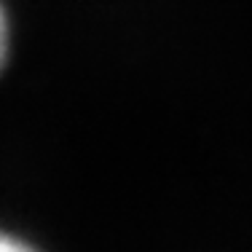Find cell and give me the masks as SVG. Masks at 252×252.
Segmentation results:
<instances>
[{
  "instance_id": "cell-1",
  "label": "cell",
  "mask_w": 252,
  "mask_h": 252,
  "mask_svg": "<svg viewBox=\"0 0 252 252\" xmlns=\"http://www.w3.org/2000/svg\"><path fill=\"white\" fill-rule=\"evenodd\" d=\"M0 252H40L38 247H32L25 239L14 236L8 231H0Z\"/></svg>"
},
{
  "instance_id": "cell-2",
  "label": "cell",
  "mask_w": 252,
  "mask_h": 252,
  "mask_svg": "<svg viewBox=\"0 0 252 252\" xmlns=\"http://www.w3.org/2000/svg\"><path fill=\"white\" fill-rule=\"evenodd\" d=\"M8 51H11V25H8V14H5L3 3H0V70L5 67Z\"/></svg>"
}]
</instances>
